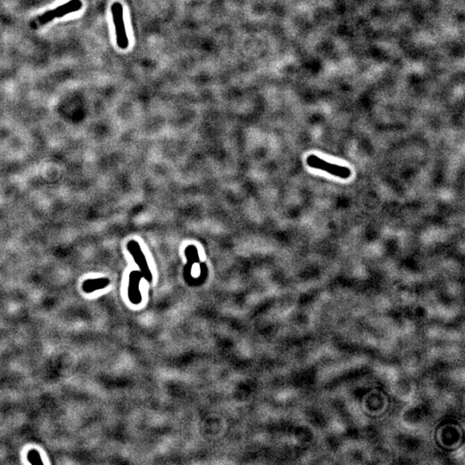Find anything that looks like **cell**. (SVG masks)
Instances as JSON below:
<instances>
[{
    "label": "cell",
    "mask_w": 465,
    "mask_h": 465,
    "mask_svg": "<svg viewBox=\"0 0 465 465\" xmlns=\"http://www.w3.org/2000/svg\"><path fill=\"white\" fill-rule=\"evenodd\" d=\"M307 166L316 169L322 170L324 172H328L329 174L333 175L338 178H350L352 172L350 168L347 167H341L336 164L329 163L323 159L319 158L316 155L311 154L307 158Z\"/></svg>",
    "instance_id": "cell-1"
},
{
    "label": "cell",
    "mask_w": 465,
    "mask_h": 465,
    "mask_svg": "<svg viewBox=\"0 0 465 465\" xmlns=\"http://www.w3.org/2000/svg\"><path fill=\"white\" fill-rule=\"evenodd\" d=\"M113 22L116 28V43L119 48L126 49L129 47V39L125 29L122 6L119 2H115L111 6Z\"/></svg>",
    "instance_id": "cell-2"
},
{
    "label": "cell",
    "mask_w": 465,
    "mask_h": 465,
    "mask_svg": "<svg viewBox=\"0 0 465 465\" xmlns=\"http://www.w3.org/2000/svg\"><path fill=\"white\" fill-rule=\"evenodd\" d=\"M127 248L130 254H132V256L134 257V260H136V262L138 264L145 276L147 278H151L149 268L147 266V261H146L145 256H144L143 253L141 251L138 243L135 240H130V242L127 244Z\"/></svg>",
    "instance_id": "cell-3"
},
{
    "label": "cell",
    "mask_w": 465,
    "mask_h": 465,
    "mask_svg": "<svg viewBox=\"0 0 465 465\" xmlns=\"http://www.w3.org/2000/svg\"><path fill=\"white\" fill-rule=\"evenodd\" d=\"M82 6H83V4H82L81 0H70V1H68V3L63 4L62 6H59V7L54 9V10H50L51 14L54 19L56 17L59 18V17H64L66 15L78 12L82 8Z\"/></svg>",
    "instance_id": "cell-4"
},
{
    "label": "cell",
    "mask_w": 465,
    "mask_h": 465,
    "mask_svg": "<svg viewBox=\"0 0 465 465\" xmlns=\"http://www.w3.org/2000/svg\"><path fill=\"white\" fill-rule=\"evenodd\" d=\"M108 282L109 281L105 278L89 279L84 283L83 289L85 292H90L99 288L105 287V285H107Z\"/></svg>",
    "instance_id": "cell-5"
}]
</instances>
